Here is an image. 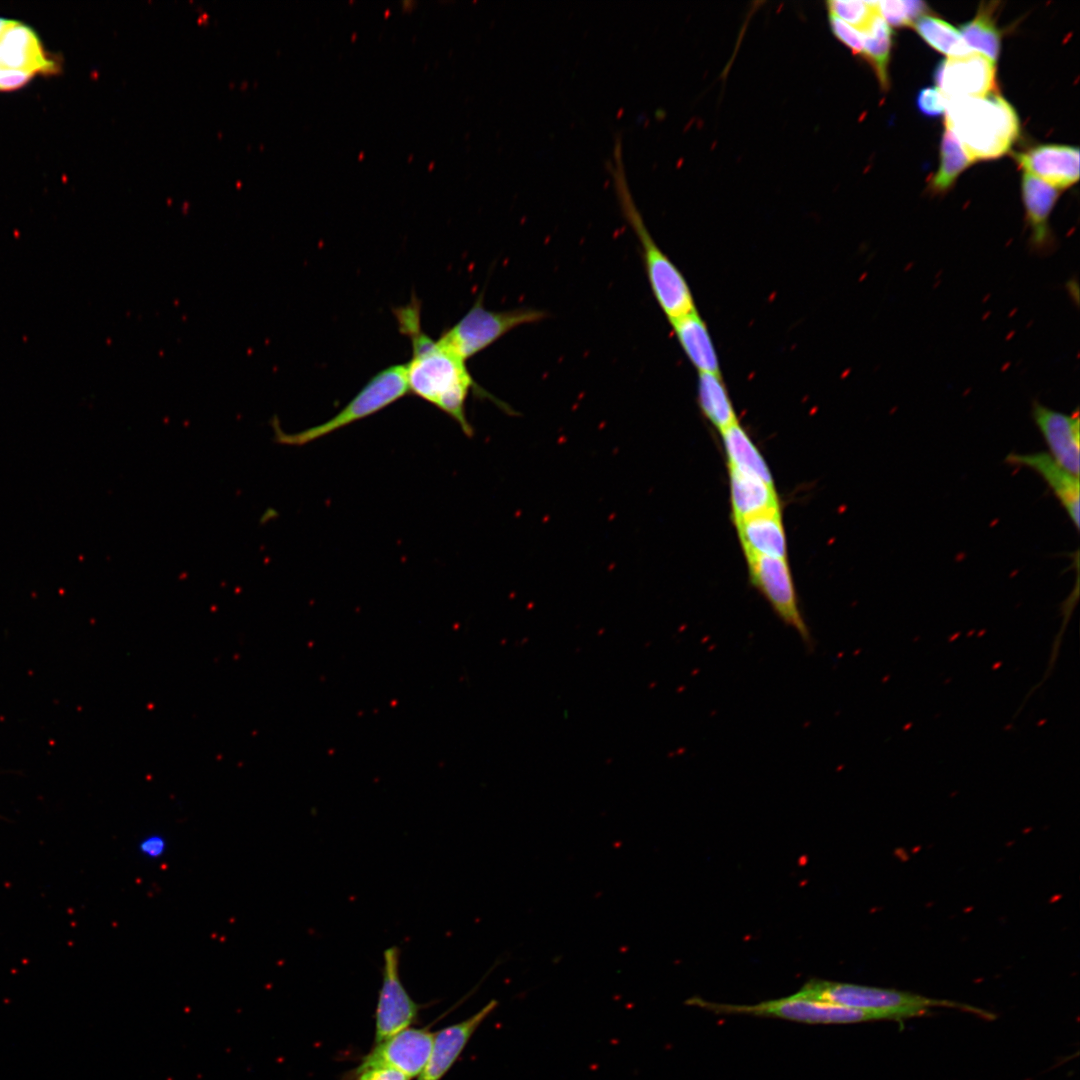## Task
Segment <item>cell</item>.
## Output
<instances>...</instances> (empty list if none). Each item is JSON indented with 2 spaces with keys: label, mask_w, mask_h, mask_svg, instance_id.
<instances>
[{
  "label": "cell",
  "mask_w": 1080,
  "mask_h": 1080,
  "mask_svg": "<svg viewBox=\"0 0 1080 1080\" xmlns=\"http://www.w3.org/2000/svg\"><path fill=\"white\" fill-rule=\"evenodd\" d=\"M877 10L885 22L893 26H906L912 24L905 1L888 0L876 1Z\"/></svg>",
  "instance_id": "cell-30"
},
{
  "label": "cell",
  "mask_w": 1080,
  "mask_h": 1080,
  "mask_svg": "<svg viewBox=\"0 0 1080 1080\" xmlns=\"http://www.w3.org/2000/svg\"><path fill=\"white\" fill-rule=\"evenodd\" d=\"M729 476L735 521L779 508L772 484L730 466Z\"/></svg>",
  "instance_id": "cell-20"
},
{
  "label": "cell",
  "mask_w": 1080,
  "mask_h": 1080,
  "mask_svg": "<svg viewBox=\"0 0 1080 1080\" xmlns=\"http://www.w3.org/2000/svg\"><path fill=\"white\" fill-rule=\"evenodd\" d=\"M60 69L54 56L43 47L29 25L11 20L0 36V91L25 86L36 74H56Z\"/></svg>",
  "instance_id": "cell-8"
},
{
  "label": "cell",
  "mask_w": 1080,
  "mask_h": 1080,
  "mask_svg": "<svg viewBox=\"0 0 1080 1080\" xmlns=\"http://www.w3.org/2000/svg\"><path fill=\"white\" fill-rule=\"evenodd\" d=\"M355 1075V1080H408L402 1073L387 1067L371 1068Z\"/></svg>",
  "instance_id": "cell-32"
},
{
  "label": "cell",
  "mask_w": 1080,
  "mask_h": 1080,
  "mask_svg": "<svg viewBox=\"0 0 1080 1080\" xmlns=\"http://www.w3.org/2000/svg\"><path fill=\"white\" fill-rule=\"evenodd\" d=\"M947 98L937 87H925L918 92L916 105L918 110L929 117L945 113Z\"/></svg>",
  "instance_id": "cell-29"
},
{
  "label": "cell",
  "mask_w": 1080,
  "mask_h": 1080,
  "mask_svg": "<svg viewBox=\"0 0 1080 1080\" xmlns=\"http://www.w3.org/2000/svg\"><path fill=\"white\" fill-rule=\"evenodd\" d=\"M828 13L842 19L859 32L864 31L875 14L876 1L831 0L826 2Z\"/></svg>",
  "instance_id": "cell-27"
},
{
  "label": "cell",
  "mask_w": 1080,
  "mask_h": 1080,
  "mask_svg": "<svg viewBox=\"0 0 1080 1080\" xmlns=\"http://www.w3.org/2000/svg\"><path fill=\"white\" fill-rule=\"evenodd\" d=\"M934 81L947 98L985 96L996 86L995 62L978 52L944 59L936 66Z\"/></svg>",
  "instance_id": "cell-12"
},
{
  "label": "cell",
  "mask_w": 1080,
  "mask_h": 1080,
  "mask_svg": "<svg viewBox=\"0 0 1080 1080\" xmlns=\"http://www.w3.org/2000/svg\"><path fill=\"white\" fill-rule=\"evenodd\" d=\"M688 1004L717 1014H744L773 1017L807 1024H850L874 1020H892L883 1012L861 1010L826 1002L798 998L762 1001L753 1005L710 1002L699 997L690 998Z\"/></svg>",
  "instance_id": "cell-6"
},
{
  "label": "cell",
  "mask_w": 1080,
  "mask_h": 1080,
  "mask_svg": "<svg viewBox=\"0 0 1080 1080\" xmlns=\"http://www.w3.org/2000/svg\"><path fill=\"white\" fill-rule=\"evenodd\" d=\"M1058 190L1025 172L1022 177V196L1026 223L1030 229L1029 249L1040 256L1055 250L1056 240L1049 226V217L1058 198Z\"/></svg>",
  "instance_id": "cell-15"
},
{
  "label": "cell",
  "mask_w": 1080,
  "mask_h": 1080,
  "mask_svg": "<svg viewBox=\"0 0 1080 1080\" xmlns=\"http://www.w3.org/2000/svg\"><path fill=\"white\" fill-rule=\"evenodd\" d=\"M393 314L400 333L410 340L412 347L411 358L405 363L409 392L452 418L468 437L474 433L466 414L471 392L513 413L511 407L475 382L463 358L422 329L421 301L415 295L407 304L393 308Z\"/></svg>",
  "instance_id": "cell-1"
},
{
  "label": "cell",
  "mask_w": 1080,
  "mask_h": 1080,
  "mask_svg": "<svg viewBox=\"0 0 1080 1080\" xmlns=\"http://www.w3.org/2000/svg\"><path fill=\"white\" fill-rule=\"evenodd\" d=\"M496 1006L497 1001L492 1000L467 1019L434 1033L429 1060L417 1080H441L455 1064L472 1035Z\"/></svg>",
  "instance_id": "cell-14"
},
{
  "label": "cell",
  "mask_w": 1080,
  "mask_h": 1080,
  "mask_svg": "<svg viewBox=\"0 0 1080 1080\" xmlns=\"http://www.w3.org/2000/svg\"><path fill=\"white\" fill-rule=\"evenodd\" d=\"M546 312L533 308L492 311L480 295L466 314L438 338L465 361L491 346L511 330L542 321Z\"/></svg>",
  "instance_id": "cell-7"
},
{
  "label": "cell",
  "mask_w": 1080,
  "mask_h": 1080,
  "mask_svg": "<svg viewBox=\"0 0 1080 1080\" xmlns=\"http://www.w3.org/2000/svg\"><path fill=\"white\" fill-rule=\"evenodd\" d=\"M960 35L971 50L996 62L1000 50V32L987 9L981 8L973 20L961 25Z\"/></svg>",
  "instance_id": "cell-26"
},
{
  "label": "cell",
  "mask_w": 1080,
  "mask_h": 1080,
  "mask_svg": "<svg viewBox=\"0 0 1080 1080\" xmlns=\"http://www.w3.org/2000/svg\"><path fill=\"white\" fill-rule=\"evenodd\" d=\"M913 26L926 43L950 58L962 57L973 52L960 33L940 18L922 15L913 22Z\"/></svg>",
  "instance_id": "cell-23"
},
{
  "label": "cell",
  "mask_w": 1080,
  "mask_h": 1080,
  "mask_svg": "<svg viewBox=\"0 0 1080 1080\" xmlns=\"http://www.w3.org/2000/svg\"><path fill=\"white\" fill-rule=\"evenodd\" d=\"M10 22H11L10 19L0 17V36L3 33V31L5 30V28L9 25Z\"/></svg>",
  "instance_id": "cell-33"
},
{
  "label": "cell",
  "mask_w": 1080,
  "mask_h": 1080,
  "mask_svg": "<svg viewBox=\"0 0 1080 1080\" xmlns=\"http://www.w3.org/2000/svg\"><path fill=\"white\" fill-rule=\"evenodd\" d=\"M793 996L855 1009L883 1012L892 1020L920 1017L926 1015L934 1007L956 1008L985 1019H993V1015L987 1011L954 1001L925 997L896 989L822 979L809 980Z\"/></svg>",
  "instance_id": "cell-3"
},
{
  "label": "cell",
  "mask_w": 1080,
  "mask_h": 1080,
  "mask_svg": "<svg viewBox=\"0 0 1080 1080\" xmlns=\"http://www.w3.org/2000/svg\"><path fill=\"white\" fill-rule=\"evenodd\" d=\"M613 184L622 213L641 244L649 285L658 305L669 321L695 311L686 279L651 237L635 205L627 179L617 178Z\"/></svg>",
  "instance_id": "cell-4"
},
{
  "label": "cell",
  "mask_w": 1080,
  "mask_h": 1080,
  "mask_svg": "<svg viewBox=\"0 0 1080 1080\" xmlns=\"http://www.w3.org/2000/svg\"><path fill=\"white\" fill-rule=\"evenodd\" d=\"M1032 417L1046 440L1051 457L1066 471L1079 477L1080 422L1078 410L1068 415L1034 401Z\"/></svg>",
  "instance_id": "cell-13"
},
{
  "label": "cell",
  "mask_w": 1080,
  "mask_h": 1080,
  "mask_svg": "<svg viewBox=\"0 0 1080 1080\" xmlns=\"http://www.w3.org/2000/svg\"><path fill=\"white\" fill-rule=\"evenodd\" d=\"M698 398L704 415L720 431L737 421L720 374L699 373Z\"/></svg>",
  "instance_id": "cell-22"
},
{
  "label": "cell",
  "mask_w": 1080,
  "mask_h": 1080,
  "mask_svg": "<svg viewBox=\"0 0 1080 1080\" xmlns=\"http://www.w3.org/2000/svg\"><path fill=\"white\" fill-rule=\"evenodd\" d=\"M972 161L955 135L945 126L940 146V165L930 187L934 192L946 191Z\"/></svg>",
  "instance_id": "cell-25"
},
{
  "label": "cell",
  "mask_w": 1080,
  "mask_h": 1080,
  "mask_svg": "<svg viewBox=\"0 0 1080 1080\" xmlns=\"http://www.w3.org/2000/svg\"><path fill=\"white\" fill-rule=\"evenodd\" d=\"M1015 159L1025 172L1040 177L1054 188H1067L1079 179V149L1077 147L1056 144L1039 145L1026 152L1015 154Z\"/></svg>",
  "instance_id": "cell-16"
},
{
  "label": "cell",
  "mask_w": 1080,
  "mask_h": 1080,
  "mask_svg": "<svg viewBox=\"0 0 1080 1080\" xmlns=\"http://www.w3.org/2000/svg\"><path fill=\"white\" fill-rule=\"evenodd\" d=\"M721 434L730 467L773 485L766 462L737 421L721 430Z\"/></svg>",
  "instance_id": "cell-21"
},
{
  "label": "cell",
  "mask_w": 1080,
  "mask_h": 1080,
  "mask_svg": "<svg viewBox=\"0 0 1080 1080\" xmlns=\"http://www.w3.org/2000/svg\"><path fill=\"white\" fill-rule=\"evenodd\" d=\"M167 848L165 839L158 834H151L144 837L139 845L138 849L140 853L149 859H158L162 857Z\"/></svg>",
  "instance_id": "cell-31"
},
{
  "label": "cell",
  "mask_w": 1080,
  "mask_h": 1080,
  "mask_svg": "<svg viewBox=\"0 0 1080 1080\" xmlns=\"http://www.w3.org/2000/svg\"><path fill=\"white\" fill-rule=\"evenodd\" d=\"M746 554L785 558L786 538L779 508L735 521Z\"/></svg>",
  "instance_id": "cell-18"
},
{
  "label": "cell",
  "mask_w": 1080,
  "mask_h": 1080,
  "mask_svg": "<svg viewBox=\"0 0 1080 1080\" xmlns=\"http://www.w3.org/2000/svg\"><path fill=\"white\" fill-rule=\"evenodd\" d=\"M409 393L405 364H394L375 374L357 394L327 421L296 433H286L274 416L270 425L273 441L281 445L303 446L365 419Z\"/></svg>",
  "instance_id": "cell-5"
},
{
  "label": "cell",
  "mask_w": 1080,
  "mask_h": 1080,
  "mask_svg": "<svg viewBox=\"0 0 1080 1080\" xmlns=\"http://www.w3.org/2000/svg\"><path fill=\"white\" fill-rule=\"evenodd\" d=\"M829 24L834 36L846 45L855 55H863L862 34L837 16L828 13Z\"/></svg>",
  "instance_id": "cell-28"
},
{
  "label": "cell",
  "mask_w": 1080,
  "mask_h": 1080,
  "mask_svg": "<svg viewBox=\"0 0 1080 1080\" xmlns=\"http://www.w3.org/2000/svg\"><path fill=\"white\" fill-rule=\"evenodd\" d=\"M752 584L770 604L776 616L811 646V632L800 611L797 594L785 558L746 554Z\"/></svg>",
  "instance_id": "cell-9"
},
{
  "label": "cell",
  "mask_w": 1080,
  "mask_h": 1080,
  "mask_svg": "<svg viewBox=\"0 0 1080 1080\" xmlns=\"http://www.w3.org/2000/svg\"><path fill=\"white\" fill-rule=\"evenodd\" d=\"M675 337L699 373L720 374L714 344L697 311L670 320Z\"/></svg>",
  "instance_id": "cell-19"
},
{
  "label": "cell",
  "mask_w": 1080,
  "mask_h": 1080,
  "mask_svg": "<svg viewBox=\"0 0 1080 1080\" xmlns=\"http://www.w3.org/2000/svg\"><path fill=\"white\" fill-rule=\"evenodd\" d=\"M945 114V126L972 162L1002 156L1019 135L1014 108L995 92L981 97L947 98Z\"/></svg>",
  "instance_id": "cell-2"
},
{
  "label": "cell",
  "mask_w": 1080,
  "mask_h": 1080,
  "mask_svg": "<svg viewBox=\"0 0 1080 1080\" xmlns=\"http://www.w3.org/2000/svg\"><path fill=\"white\" fill-rule=\"evenodd\" d=\"M1009 464L1026 466L1037 472L1048 484L1065 508L1075 528H1079L1080 485L1076 477L1062 468L1048 453H1011Z\"/></svg>",
  "instance_id": "cell-17"
},
{
  "label": "cell",
  "mask_w": 1080,
  "mask_h": 1080,
  "mask_svg": "<svg viewBox=\"0 0 1080 1080\" xmlns=\"http://www.w3.org/2000/svg\"><path fill=\"white\" fill-rule=\"evenodd\" d=\"M863 37V56L872 64L882 88H887V67L892 45V31L879 13L868 27L860 32Z\"/></svg>",
  "instance_id": "cell-24"
},
{
  "label": "cell",
  "mask_w": 1080,
  "mask_h": 1080,
  "mask_svg": "<svg viewBox=\"0 0 1080 1080\" xmlns=\"http://www.w3.org/2000/svg\"><path fill=\"white\" fill-rule=\"evenodd\" d=\"M400 954L401 950L395 945L383 952L382 984L375 1011V1043L410 1027L422 1008L411 998L401 981Z\"/></svg>",
  "instance_id": "cell-10"
},
{
  "label": "cell",
  "mask_w": 1080,
  "mask_h": 1080,
  "mask_svg": "<svg viewBox=\"0 0 1080 1080\" xmlns=\"http://www.w3.org/2000/svg\"><path fill=\"white\" fill-rule=\"evenodd\" d=\"M434 1033L427 1028L407 1027L375 1043L362 1059L355 1073L387 1067L402 1073L408 1080L424 1070L431 1053Z\"/></svg>",
  "instance_id": "cell-11"
}]
</instances>
